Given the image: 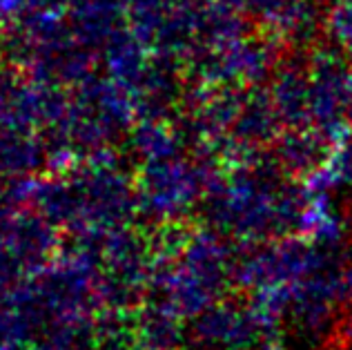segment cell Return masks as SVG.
I'll use <instances>...</instances> for the list:
<instances>
[{"label":"cell","instance_id":"obj_1","mask_svg":"<svg viewBox=\"0 0 352 350\" xmlns=\"http://www.w3.org/2000/svg\"><path fill=\"white\" fill-rule=\"evenodd\" d=\"M270 96L285 127H308L310 118V76L308 54L296 52L274 72Z\"/></svg>","mask_w":352,"mask_h":350},{"label":"cell","instance_id":"obj_2","mask_svg":"<svg viewBox=\"0 0 352 350\" xmlns=\"http://www.w3.org/2000/svg\"><path fill=\"white\" fill-rule=\"evenodd\" d=\"M332 145L326 134H321L317 127H285L274 139L276 159L281 168L296 174V177H310L314 170H319L328 161Z\"/></svg>","mask_w":352,"mask_h":350},{"label":"cell","instance_id":"obj_3","mask_svg":"<svg viewBox=\"0 0 352 350\" xmlns=\"http://www.w3.org/2000/svg\"><path fill=\"white\" fill-rule=\"evenodd\" d=\"M346 118H348V123L352 125V91H350V98H348V107H346Z\"/></svg>","mask_w":352,"mask_h":350}]
</instances>
